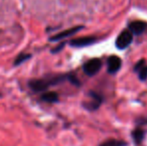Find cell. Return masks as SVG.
Instances as JSON below:
<instances>
[{"instance_id": "cell-14", "label": "cell", "mask_w": 147, "mask_h": 146, "mask_svg": "<svg viewBox=\"0 0 147 146\" xmlns=\"http://www.w3.org/2000/svg\"><path fill=\"white\" fill-rule=\"evenodd\" d=\"M67 79L69 80V81L71 82L72 84H74V85H76V86H79V85H80L79 80H78L77 78H76L74 75H68Z\"/></svg>"}, {"instance_id": "cell-3", "label": "cell", "mask_w": 147, "mask_h": 146, "mask_svg": "<svg viewBox=\"0 0 147 146\" xmlns=\"http://www.w3.org/2000/svg\"><path fill=\"white\" fill-rule=\"evenodd\" d=\"M89 96L91 97V100L88 102H83V103H82L83 107L89 111H94V110L98 109L99 106L101 105V103H102V101H103L102 96L94 91L89 92Z\"/></svg>"}, {"instance_id": "cell-9", "label": "cell", "mask_w": 147, "mask_h": 146, "mask_svg": "<svg viewBox=\"0 0 147 146\" xmlns=\"http://www.w3.org/2000/svg\"><path fill=\"white\" fill-rule=\"evenodd\" d=\"M83 26H75V27H72V28H69L67 30H64V31L60 32V33L56 34V35L50 37L49 40L50 41H58V40H61V39H64L66 37H69L71 35H74L75 33H77L78 31H80L81 29H83Z\"/></svg>"}, {"instance_id": "cell-5", "label": "cell", "mask_w": 147, "mask_h": 146, "mask_svg": "<svg viewBox=\"0 0 147 146\" xmlns=\"http://www.w3.org/2000/svg\"><path fill=\"white\" fill-rule=\"evenodd\" d=\"M97 41V38L94 36H85V37H79V38L72 39L69 42V44L73 47H86L89 45L94 44Z\"/></svg>"}, {"instance_id": "cell-12", "label": "cell", "mask_w": 147, "mask_h": 146, "mask_svg": "<svg viewBox=\"0 0 147 146\" xmlns=\"http://www.w3.org/2000/svg\"><path fill=\"white\" fill-rule=\"evenodd\" d=\"M127 142L123 140H118V139H107L100 143L99 146H127Z\"/></svg>"}, {"instance_id": "cell-13", "label": "cell", "mask_w": 147, "mask_h": 146, "mask_svg": "<svg viewBox=\"0 0 147 146\" xmlns=\"http://www.w3.org/2000/svg\"><path fill=\"white\" fill-rule=\"evenodd\" d=\"M31 57V54H27V53H21V54H19L17 57H16L15 61H14V65H20L21 63H23L24 61L28 60Z\"/></svg>"}, {"instance_id": "cell-2", "label": "cell", "mask_w": 147, "mask_h": 146, "mask_svg": "<svg viewBox=\"0 0 147 146\" xmlns=\"http://www.w3.org/2000/svg\"><path fill=\"white\" fill-rule=\"evenodd\" d=\"M102 67V62L99 58H93L88 60L85 64L83 65V71L86 75L94 76L100 71Z\"/></svg>"}, {"instance_id": "cell-8", "label": "cell", "mask_w": 147, "mask_h": 146, "mask_svg": "<svg viewBox=\"0 0 147 146\" xmlns=\"http://www.w3.org/2000/svg\"><path fill=\"white\" fill-rule=\"evenodd\" d=\"M29 86L30 88L35 92H40L44 91L47 88L50 86L49 80H44V79H34L29 81Z\"/></svg>"}, {"instance_id": "cell-7", "label": "cell", "mask_w": 147, "mask_h": 146, "mask_svg": "<svg viewBox=\"0 0 147 146\" xmlns=\"http://www.w3.org/2000/svg\"><path fill=\"white\" fill-rule=\"evenodd\" d=\"M134 72L138 74V78L141 81H145L147 79V64L144 59H140L133 67Z\"/></svg>"}, {"instance_id": "cell-10", "label": "cell", "mask_w": 147, "mask_h": 146, "mask_svg": "<svg viewBox=\"0 0 147 146\" xmlns=\"http://www.w3.org/2000/svg\"><path fill=\"white\" fill-rule=\"evenodd\" d=\"M144 136H145V131L141 128H136L132 131V138L135 144H140L143 141Z\"/></svg>"}, {"instance_id": "cell-6", "label": "cell", "mask_w": 147, "mask_h": 146, "mask_svg": "<svg viewBox=\"0 0 147 146\" xmlns=\"http://www.w3.org/2000/svg\"><path fill=\"white\" fill-rule=\"evenodd\" d=\"M128 28H129V31L134 35H141L147 29V23L144 21L136 20V21L130 22L128 24Z\"/></svg>"}, {"instance_id": "cell-11", "label": "cell", "mask_w": 147, "mask_h": 146, "mask_svg": "<svg viewBox=\"0 0 147 146\" xmlns=\"http://www.w3.org/2000/svg\"><path fill=\"white\" fill-rule=\"evenodd\" d=\"M41 99L45 102H48V103H54V102L58 101V94L53 91L45 92L41 95Z\"/></svg>"}, {"instance_id": "cell-4", "label": "cell", "mask_w": 147, "mask_h": 146, "mask_svg": "<svg viewBox=\"0 0 147 146\" xmlns=\"http://www.w3.org/2000/svg\"><path fill=\"white\" fill-rule=\"evenodd\" d=\"M122 66V61L120 57L116 55H111L107 59V72L111 75L117 73Z\"/></svg>"}, {"instance_id": "cell-15", "label": "cell", "mask_w": 147, "mask_h": 146, "mask_svg": "<svg viewBox=\"0 0 147 146\" xmlns=\"http://www.w3.org/2000/svg\"><path fill=\"white\" fill-rule=\"evenodd\" d=\"M64 44H65V43H61V44L59 45V46H57V47H55L54 49H52V52L53 53H55V52H58L59 50H61L62 48H63V46H64Z\"/></svg>"}, {"instance_id": "cell-1", "label": "cell", "mask_w": 147, "mask_h": 146, "mask_svg": "<svg viewBox=\"0 0 147 146\" xmlns=\"http://www.w3.org/2000/svg\"><path fill=\"white\" fill-rule=\"evenodd\" d=\"M132 40H133V34L129 30H123L118 35L116 41H115V46L119 50H123V49H126L131 44Z\"/></svg>"}]
</instances>
